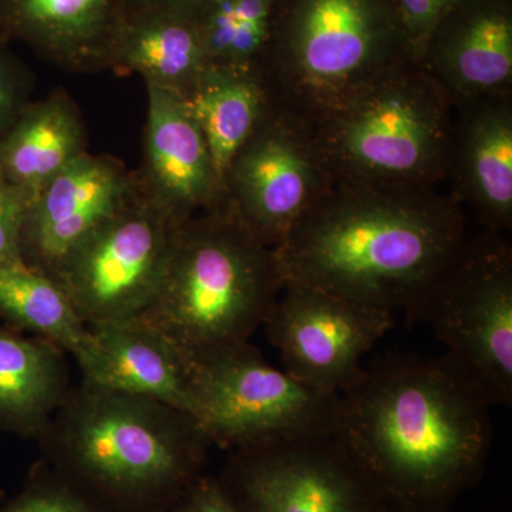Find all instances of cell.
I'll return each instance as SVG.
<instances>
[{
  "label": "cell",
  "mask_w": 512,
  "mask_h": 512,
  "mask_svg": "<svg viewBox=\"0 0 512 512\" xmlns=\"http://www.w3.org/2000/svg\"><path fill=\"white\" fill-rule=\"evenodd\" d=\"M393 326V313L303 285H285L264 322L285 372L339 396L359 379L363 357Z\"/></svg>",
  "instance_id": "obj_12"
},
{
  "label": "cell",
  "mask_w": 512,
  "mask_h": 512,
  "mask_svg": "<svg viewBox=\"0 0 512 512\" xmlns=\"http://www.w3.org/2000/svg\"><path fill=\"white\" fill-rule=\"evenodd\" d=\"M123 0H0V39L70 72L103 69Z\"/></svg>",
  "instance_id": "obj_19"
},
{
  "label": "cell",
  "mask_w": 512,
  "mask_h": 512,
  "mask_svg": "<svg viewBox=\"0 0 512 512\" xmlns=\"http://www.w3.org/2000/svg\"><path fill=\"white\" fill-rule=\"evenodd\" d=\"M419 63L454 107L512 93V0H457Z\"/></svg>",
  "instance_id": "obj_15"
},
{
  "label": "cell",
  "mask_w": 512,
  "mask_h": 512,
  "mask_svg": "<svg viewBox=\"0 0 512 512\" xmlns=\"http://www.w3.org/2000/svg\"><path fill=\"white\" fill-rule=\"evenodd\" d=\"M29 198L0 178V265L20 261L23 224Z\"/></svg>",
  "instance_id": "obj_28"
},
{
  "label": "cell",
  "mask_w": 512,
  "mask_h": 512,
  "mask_svg": "<svg viewBox=\"0 0 512 512\" xmlns=\"http://www.w3.org/2000/svg\"><path fill=\"white\" fill-rule=\"evenodd\" d=\"M495 406L512 404V245L505 234L468 238L419 315Z\"/></svg>",
  "instance_id": "obj_9"
},
{
  "label": "cell",
  "mask_w": 512,
  "mask_h": 512,
  "mask_svg": "<svg viewBox=\"0 0 512 512\" xmlns=\"http://www.w3.org/2000/svg\"><path fill=\"white\" fill-rule=\"evenodd\" d=\"M84 383L148 397L191 417L192 356L143 318L90 328ZM192 419V417H191Z\"/></svg>",
  "instance_id": "obj_17"
},
{
  "label": "cell",
  "mask_w": 512,
  "mask_h": 512,
  "mask_svg": "<svg viewBox=\"0 0 512 512\" xmlns=\"http://www.w3.org/2000/svg\"><path fill=\"white\" fill-rule=\"evenodd\" d=\"M205 0H123L121 10L141 8H168L197 13Z\"/></svg>",
  "instance_id": "obj_30"
},
{
  "label": "cell",
  "mask_w": 512,
  "mask_h": 512,
  "mask_svg": "<svg viewBox=\"0 0 512 512\" xmlns=\"http://www.w3.org/2000/svg\"><path fill=\"white\" fill-rule=\"evenodd\" d=\"M409 60L393 0H276L258 69L272 106L309 123Z\"/></svg>",
  "instance_id": "obj_5"
},
{
  "label": "cell",
  "mask_w": 512,
  "mask_h": 512,
  "mask_svg": "<svg viewBox=\"0 0 512 512\" xmlns=\"http://www.w3.org/2000/svg\"><path fill=\"white\" fill-rule=\"evenodd\" d=\"M208 66L194 13L168 8L121 10L103 69L136 73L144 83L184 97Z\"/></svg>",
  "instance_id": "obj_18"
},
{
  "label": "cell",
  "mask_w": 512,
  "mask_h": 512,
  "mask_svg": "<svg viewBox=\"0 0 512 512\" xmlns=\"http://www.w3.org/2000/svg\"><path fill=\"white\" fill-rule=\"evenodd\" d=\"M414 62L419 63L431 33L457 0H393Z\"/></svg>",
  "instance_id": "obj_27"
},
{
  "label": "cell",
  "mask_w": 512,
  "mask_h": 512,
  "mask_svg": "<svg viewBox=\"0 0 512 512\" xmlns=\"http://www.w3.org/2000/svg\"><path fill=\"white\" fill-rule=\"evenodd\" d=\"M147 119L138 184L177 224L222 202L207 141L180 94L146 84Z\"/></svg>",
  "instance_id": "obj_14"
},
{
  "label": "cell",
  "mask_w": 512,
  "mask_h": 512,
  "mask_svg": "<svg viewBox=\"0 0 512 512\" xmlns=\"http://www.w3.org/2000/svg\"><path fill=\"white\" fill-rule=\"evenodd\" d=\"M191 394L192 420L217 446L338 433L339 394L276 369L248 342L192 357Z\"/></svg>",
  "instance_id": "obj_7"
},
{
  "label": "cell",
  "mask_w": 512,
  "mask_h": 512,
  "mask_svg": "<svg viewBox=\"0 0 512 512\" xmlns=\"http://www.w3.org/2000/svg\"><path fill=\"white\" fill-rule=\"evenodd\" d=\"M50 466L120 512H160L207 466L201 427L167 404L84 383L46 430Z\"/></svg>",
  "instance_id": "obj_3"
},
{
  "label": "cell",
  "mask_w": 512,
  "mask_h": 512,
  "mask_svg": "<svg viewBox=\"0 0 512 512\" xmlns=\"http://www.w3.org/2000/svg\"><path fill=\"white\" fill-rule=\"evenodd\" d=\"M376 512H453V510H421V508L404 507V505L386 503Z\"/></svg>",
  "instance_id": "obj_31"
},
{
  "label": "cell",
  "mask_w": 512,
  "mask_h": 512,
  "mask_svg": "<svg viewBox=\"0 0 512 512\" xmlns=\"http://www.w3.org/2000/svg\"><path fill=\"white\" fill-rule=\"evenodd\" d=\"M306 124L332 183L440 187L447 181L454 106L414 60Z\"/></svg>",
  "instance_id": "obj_6"
},
{
  "label": "cell",
  "mask_w": 512,
  "mask_h": 512,
  "mask_svg": "<svg viewBox=\"0 0 512 512\" xmlns=\"http://www.w3.org/2000/svg\"><path fill=\"white\" fill-rule=\"evenodd\" d=\"M87 150L82 111L63 89L30 101L0 138V178L32 201Z\"/></svg>",
  "instance_id": "obj_20"
},
{
  "label": "cell",
  "mask_w": 512,
  "mask_h": 512,
  "mask_svg": "<svg viewBox=\"0 0 512 512\" xmlns=\"http://www.w3.org/2000/svg\"><path fill=\"white\" fill-rule=\"evenodd\" d=\"M218 478L241 512H376L386 504L335 434L275 437L235 448Z\"/></svg>",
  "instance_id": "obj_10"
},
{
  "label": "cell",
  "mask_w": 512,
  "mask_h": 512,
  "mask_svg": "<svg viewBox=\"0 0 512 512\" xmlns=\"http://www.w3.org/2000/svg\"><path fill=\"white\" fill-rule=\"evenodd\" d=\"M32 74L0 39V138L30 103Z\"/></svg>",
  "instance_id": "obj_26"
},
{
  "label": "cell",
  "mask_w": 512,
  "mask_h": 512,
  "mask_svg": "<svg viewBox=\"0 0 512 512\" xmlns=\"http://www.w3.org/2000/svg\"><path fill=\"white\" fill-rule=\"evenodd\" d=\"M483 390L447 355H393L340 394L338 436L387 504L453 510L493 446Z\"/></svg>",
  "instance_id": "obj_2"
},
{
  "label": "cell",
  "mask_w": 512,
  "mask_h": 512,
  "mask_svg": "<svg viewBox=\"0 0 512 512\" xmlns=\"http://www.w3.org/2000/svg\"><path fill=\"white\" fill-rule=\"evenodd\" d=\"M0 316L72 353L77 362L92 343V330L62 286L23 259L0 265Z\"/></svg>",
  "instance_id": "obj_23"
},
{
  "label": "cell",
  "mask_w": 512,
  "mask_h": 512,
  "mask_svg": "<svg viewBox=\"0 0 512 512\" xmlns=\"http://www.w3.org/2000/svg\"><path fill=\"white\" fill-rule=\"evenodd\" d=\"M64 350L42 338L0 328V427L45 434L69 396Z\"/></svg>",
  "instance_id": "obj_21"
},
{
  "label": "cell",
  "mask_w": 512,
  "mask_h": 512,
  "mask_svg": "<svg viewBox=\"0 0 512 512\" xmlns=\"http://www.w3.org/2000/svg\"><path fill=\"white\" fill-rule=\"evenodd\" d=\"M330 184L311 128L272 106L229 163L222 202L258 241L275 249Z\"/></svg>",
  "instance_id": "obj_11"
},
{
  "label": "cell",
  "mask_w": 512,
  "mask_h": 512,
  "mask_svg": "<svg viewBox=\"0 0 512 512\" xmlns=\"http://www.w3.org/2000/svg\"><path fill=\"white\" fill-rule=\"evenodd\" d=\"M183 99L207 141L222 185L232 158L271 110L261 73L208 64Z\"/></svg>",
  "instance_id": "obj_22"
},
{
  "label": "cell",
  "mask_w": 512,
  "mask_h": 512,
  "mask_svg": "<svg viewBox=\"0 0 512 512\" xmlns=\"http://www.w3.org/2000/svg\"><path fill=\"white\" fill-rule=\"evenodd\" d=\"M284 286L274 249L221 202L178 228L163 285L140 318L201 356L248 342Z\"/></svg>",
  "instance_id": "obj_4"
},
{
  "label": "cell",
  "mask_w": 512,
  "mask_h": 512,
  "mask_svg": "<svg viewBox=\"0 0 512 512\" xmlns=\"http://www.w3.org/2000/svg\"><path fill=\"white\" fill-rule=\"evenodd\" d=\"M484 231L512 228V93L480 97L454 107L447 180Z\"/></svg>",
  "instance_id": "obj_16"
},
{
  "label": "cell",
  "mask_w": 512,
  "mask_h": 512,
  "mask_svg": "<svg viewBox=\"0 0 512 512\" xmlns=\"http://www.w3.org/2000/svg\"><path fill=\"white\" fill-rule=\"evenodd\" d=\"M181 225L134 174L123 204L66 256L53 279L89 328L140 318L163 285Z\"/></svg>",
  "instance_id": "obj_8"
},
{
  "label": "cell",
  "mask_w": 512,
  "mask_h": 512,
  "mask_svg": "<svg viewBox=\"0 0 512 512\" xmlns=\"http://www.w3.org/2000/svg\"><path fill=\"white\" fill-rule=\"evenodd\" d=\"M133 184L134 171L119 158L86 151L30 201L23 261L53 278L66 256L123 204Z\"/></svg>",
  "instance_id": "obj_13"
},
{
  "label": "cell",
  "mask_w": 512,
  "mask_h": 512,
  "mask_svg": "<svg viewBox=\"0 0 512 512\" xmlns=\"http://www.w3.org/2000/svg\"><path fill=\"white\" fill-rule=\"evenodd\" d=\"M160 512H241L220 478L205 476L194 481L173 504Z\"/></svg>",
  "instance_id": "obj_29"
},
{
  "label": "cell",
  "mask_w": 512,
  "mask_h": 512,
  "mask_svg": "<svg viewBox=\"0 0 512 512\" xmlns=\"http://www.w3.org/2000/svg\"><path fill=\"white\" fill-rule=\"evenodd\" d=\"M276 0H205L195 13L208 64L258 69Z\"/></svg>",
  "instance_id": "obj_24"
},
{
  "label": "cell",
  "mask_w": 512,
  "mask_h": 512,
  "mask_svg": "<svg viewBox=\"0 0 512 512\" xmlns=\"http://www.w3.org/2000/svg\"><path fill=\"white\" fill-rule=\"evenodd\" d=\"M0 512H120L49 463L37 464L25 488Z\"/></svg>",
  "instance_id": "obj_25"
},
{
  "label": "cell",
  "mask_w": 512,
  "mask_h": 512,
  "mask_svg": "<svg viewBox=\"0 0 512 512\" xmlns=\"http://www.w3.org/2000/svg\"><path fill=\"white\" fill-rule=\"evenodd\" d=\"M467 239L439 187L332 183L274 251L285 285L419 320Z\"/></svg>",
  "instance_id": "obj_1"
}]
</instances>
